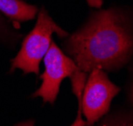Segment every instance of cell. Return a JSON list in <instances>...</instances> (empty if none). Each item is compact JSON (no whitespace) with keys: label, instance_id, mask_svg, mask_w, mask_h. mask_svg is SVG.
Masks as SVG:
<instances>
[{"label":"cell","instance_id":"1","mask_svg":"<svg viewBox=\"0 0 133 126\" xmlns=\"http://www.w3.org/2000/svg\"><path fill=\"white\" fill-rule=\"evenodd\" d=\"M65 49L83 73L119 69L133 55L132 26L117 9L97 11L69 36Z\"/></svg>","mask_w":133,"mask_h":126},{"label":"cell","instance_id":"6","mask_svg":"<svg viewBox=\"0 0 133 126\" xmlns=\"http://www.w3.org/2000/svg\"><path fill=\"white\" fill-rule=\"evenodd\" d=\"M97 126H133V114L131 112L114 113L102 120Z\"/></svg>","mask_w":133,"mask_h":126},{"label":"cell","instance_id":"8","mask_svg":"<svg viewBox=\"0 0 133 126\" xmlns=\"http://www.w3.org/2000/svg\"><path fill=\"white\" fill-rule=\"evenodd\" d=\"M87 3L91 7H95V8H100L103 1L102 0H86Z\"/></svg>","mask_w":133,"mask_h":126},{"label":"cell","instance_id":"4","mask_svg":"<svg viewBox=\"0 0 133 126\" xmlns=\"http://www.w3.org/2000/svg\"><path fill=\"white\" fill-rule=\"evenodd\" d=\"M44 58V72L40 75L42 84L33 97H41L43 102L53 104L59 92L60 84L66 77H71L78 70L72 58L63 53L53 40Z\"/></svg>","mask_w":133,"mask_h":126},{"label":"cell","instance_id":"9","mask_svg":"<svg viewBox=\"0 0 133 126\" xmlns=\"http://www.w3.org/2000/svg\"><path fill=\"white\" fill-rule=\"evenodd\" d=\"M129 100H130L131 104L133 105V81L131 83V86L129 88Z\"/></svg>","mask_w":133,"mask_h":126},{"label":"cell","instance_id":"7","mask_svg":"<svg viewBox=\"0 0 133 126\" xmlns=\"http://www.w3.org/2000/svg\"><path fill=\"white\" fill-rule=\"evenodd\" d=\"M72 91L75 94V96L77 97L78 100V110H77V116L74 120V122L70 126H88L87 122L85 120L82 119V111H81V103H80V99L82 96V92H83V88L82 87H74L72 88ZM15 126H34L33 120H26L24 122H20Z\"/></svg>","mask_w":133,"mask_h":126},{"label":"cell","instance_id":"2","mask_svg":"<svg viewBox=\"0 0 133 126\" xmlns=\"http://www.w3.org/2000/svg\"><path fill=\"white\" fill-rule=\"evenodd\" d=\"M58 34L60 37L67 36V32L59 27L47 11L42 8L38 13L34 28L23 40L18 54L11 61L10 71L20 69L24 73L39 74V65L51 44V35Z\"/></svg>","mask_w":133,"mask_h":126},{"label":"cell","instance_id":"5","mask_svg":"<svg viewBox=\"0 0 133 126\" xmlns=\"http://www.w3.org/2000/svg\"><path fill=\"white\" fill-rule=\"evenodd\" d=\"M0 11L12 20L27 21L33 19L38 9L21 0H0Z\"/></svg>","mask_w":133,"mask_h":126},{"label":"cell","instance_id":"3","mask_svg":"<svg viewBox=\"0 0 133 126\" xmlns=\"http://www.w3.org/2000/svg\"><path fill=\"white\" fill-rule=\"evenodd\" d=\"M119 91L120 88L112 83L104 70L95 68L90 72L80 99L81 111L88 125H93L106 115Z\"/></svg>","mask_w":133,"mask_h":126}]
</instances>
